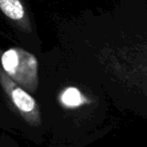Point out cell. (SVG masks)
<instances>
[{"label":"cell","mask_w":147,"mask_h":147,"mask_svg":"<svg viewBox=\"0 0 147 147\" xmlns=\"http://www.w3.org/2000/svg\"><path fill=\"white\" fill-rule=\"evenodd\" d=\"M1 63L7 74L21 83L29 82L36 75V61L21 49H8L2 55Z\"/></svg>","instance_id":"6da1fadb"},{"label":"cell","mask_w":147,"mask_h":147,"mask_svg":"<svg viewBox=\"0 0 147 147\" xmlns=\"http://www.w3.org/2000/svg\"><path fill=\"white\" fill-rule=\"evenodd\" d=\"M0 9L8 18L15 21L22 20L25 9L20 0H0Z\"/></svg>","instance_id":"7a4b0ae2"},{"label":"cell","mask_w":147,"mask_h":147,"mask_svg":"<svg viewBox=\"0 0 147 147\" xmlns=\"http://www.w3.org/2000/svg\"><path fill=\"white\" fill-rule=\"evenodd\" d=\"M11 97L15 106L22 112H30L35 108L34 99L19 87H14L11 90Z\"/></svg>","instance_id":"3957f363"},{"label":"cell","mask_w":147,"mask_h":147,"mask_svg":"<svg viewBox=\"0 0 147 147\" xmlns=\"http://www.w3.org/2000/svg\"><path fill=\"white\" fill-rule=\"evenodd\" d=\"M61 102L69 107L80 106L84 103V97L79 92L78 89L67 88L61 95Z\"/></svg>","instance_id":"277c9868"}]
</instances>
